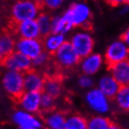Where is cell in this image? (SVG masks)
Instances as JSON below:
<instances>
[{
	"label": "cell",
	"instance_id": "6da1fadb",
	"mask_svg": "<svg viewBox=\"0 0 129 129\" xmlns=\"http://www.w3.org/2000/svg\"><path fill=\"white\" fill-rule=\"evenodd\" d=\"M63 16L74 27H85L90 22L92 17V10L87 3L80 1L71 4Z\"/></svg>",
	"mask_w": 129,
	"mask_h": 129
},
{
	"label": "cell",
	"instance_id": "7a4b0ae2",
	"mask_svg": "<svg viewBox=\"0 0 129 129\" xmlns=\"http://www.w3.org/2000/svg\"><path fill=\"white\" fill-rule=\"evenodd\" d=\"M40 11V6L33 0H17L11 6L10 15L14 23H16L28 20H36Z\"/></svg>",
	"mask_w": 129,
	"mask_h": 129
},
{
	"label": "cell",
	"instance_id": "3957f363",
	"mask_svg": "<svg viewBox=\"0 0 129 129\" xmlns=\"http://www.w3.org/2000/svg\"><path fill=\"white\" fill-rule=\"evenodd\" d=\"M84 100L88 108L96 115H106L111 110L110 99L96 87L87 90L84 95Z\"/></svg>",
	"mask_w": 129,
	"mask_h": 129
},
{
	"label": "cell",
	"instance_id": "277c9868",
	"mask_svg": "<svg viewBox=\"0 0 129 129\" xmlns=\"http://www.w3.org/2000/svg\"><path fill=\"white\" fill-rule=\"evenodd\" d=\"M69 43L80 58H83L94 52V39L87 29L78 30L70 37Z\"/></svg>",
	"mask_w": 129,
	"mask_h": 129
},
{
	"label": "cell",
	"instance_id": "5b68a950",
	"mask_svg": "<svg viewBox=\"0 0 129 129\" xmlns=\"http://www.w3.org/2000/svg\"><path fill=\"white\" fill-rule=\"evenodd\" d=\"M1 83L5 92L13 98L17 99L24 92L23 73L6 70L2 75Z\"/></svg>",
	"mask_w": 129,
	"mask_h": 129
},
{
	"label": "cell",
	"instance_id": "8992f818",
	"mask_svg": "<svg viewBox=\"0 0 129 129\" xmlns=\"http://www.w3.org/2000/svg\"><path fill=\"white\" fill-rule=\"evenodd\" d=\"M104 60L108 66L116 64L119 62L128 60L129 57V48L128 45L125 44L121 39H116L110 42L108 45L105 53Z\"/></svg>",
	"mask_w": 129,
	"mask_h": 129
},
{
	"label": "cell",
	"instance_id": "52a82bcc",
	"mask_svg": "<svg viewBox=\"0 0 129 129\" xmlns=\"http://www.w3.org/2000/svg\"><path fill=\"white\" fill-rule=\"evenodd\" d=\"M53 55L56 64L64 69L73 68L79 64L81 59L68 41L64 42Z\"/></svg>",
	"mask_w": 129,
	"mask_h": 129
},
{
	"label": "cell",
	"instance_id": "ba28073f",
	"mask_svg": "<svg viewBox=\"0 0 129 129\" xmlns=\"http://www.w3.org/2000/svg\"><path fill=\"white\" fill-rule=\"evenodd\" d=\"M14 51L24 55L31 61L44 52L42 40L39 39H19L15 41Z\"/></svg>",
	"mask_w": 129,
	"mask_h": 129
},
{
	"label": "cell",
	"instance_id": "9c48e42d",
	"mask_svg": "<svg viewBox=\"0 0 129 129\" xmlns=\"http://www.w3.org/2000/svg\"><path fill=\"white\" fill-rule=\"evenodd\" d=\"M79 64L82 74L94 77L102 70L105 64V60L103 55L98 52H93L87 56L80 59Z\"/></svg>",
	"mask_w": 129,
	"mask_h": 129
},
{
	"label": "cell",
	"instance_id": "30bf717a",
	"mask_svg": "<svg viewBox=\"0 0 129 129\" xmlns=\"http://www.w3.org/2000/svg\"><path fill=\"white\" fill-rule=\"evenodd\" d=\"M1 64L6 70L20 72L23 74L32 69V61L15 51L8 55Z\"/></svg>",
	"mask_w": 129,
	"mask_h": 129
},
{
	"label": "cell",
	"instance_id": "8fae6325",
	"mask_svg": "<svg viewBox=\"0 0 129 129\" xmlns=\"http://www.w3.org/2000/svg\"><path fill=\"white\" fill-rule=\"evenodd\" d=\"M12 122L19 129H40L42 122L36 114L29 113L23 110H17L11 116Z\"/></svg>",
	"mask_w": 129,
	"mask_h": 129
},
{
	"label": "cell",
	"instance_id": "7c38bea8",
	"mask_svg": "<svg viewBox=\"0 0 129 129\" xmlns=\"http://www.w3.org/2000/svg\"><path fill=\"white\" fill-rule=\"evenodd\" d=\"M40 96L41 93L39 92L24 91L17 98L20 109L29 113L37 114L40 110Z\"/></svg>",
	"mask_w": 129,
	"mask_h": 129
},
{
	"label": "cell",
	"instance_id": "4fadbf2b",
	"mask_svg": "<svg viewBox=\"0 0 129 129\" xmlns=\"http://www.w3.org/2000/svg\"><path fill=\"white\" fill-rule=\"evenodd\" d=\"M46 78L37 70L30 69L23 74V88L28 92L42 93Z\"/></svg>",
	"mask_w": 129,
	"mask_h": 129
},
{
	"label": "cell",
	"instance_id": "5bb4252c",
	"mask_svg": "<svg viewBox=\"0 0 129 129\" xmlns=\"http://www.w3.org/2000/svg\"><path fill=\"white\" fill-rule=\"evenodd\" d=\"M14 31L19 39H39L41 36L36 20H28L15 23Z\"/></svg>",
	"mask_w": 129,
	"mask_h": 129
},
{
	"label": "cell",
	"instance_id": "9a60e30c",
	"mask_svg": "<svg viewBox=\"0 0 129 129\" xmlns=\"http://www.w3.org/2000/svg\"><path fill=\"white\" fill-rule=\"evenodd\" d=\"M109 73L120 84V86H127L129 84L128 60L109 66Z\"/></svg>",
	"mask_w": 129,
	"mask_h": 129
},
{
	"label": "cell",
	"instance_id": "2e32d148",
	"mask_svg": "<svg viewBox=\"0 0 129 129\" xmlns=\"http://www.w3.org/2000/svg\"><path fill=\"white\" fill-rule=\"evenodd\" d=\"M120 84L117 82L110 73L102 75L97 81L96 88L101 91L107 97L112 99L120 89Z\"/></svg>",
	"mask_w": 129,
	"mask_h": 129
},
{
	"label": "cell",
	"instance_id": "e0dca14e",
	"mask_svg": "<svg viewBox=\"0 0 129 129\" xmlns=\"http://www.w3.org/2000/svg\"><path fill=\"white\" fill-rule=\"evenodd\" d=\"M66 41H67V39H66L64 35L50 33L49 35L45 36L43 40H42V45H43L44 52H46L49 54H54L55 52Z\"/></svg>",
	"mask_w": 129,
	"mask_h": 129
},
{
	"label": "cell",
	"instance_id": "ac0fdd59",
	"mask_svg": "<svg viewBox=\"0 0 129 129\" xmlns=\"http://www.w3.org/2000/svg\"><path fill=\"white\" fill-rule=\"evenodd\" d=\"M66 118L64 112L59 110H51L44 117V123L49 129H64Z\"/></svg>",
	"mask_w": 129,
	"mask_h": 129
},
{
	"label": "cell",
	"instance_id": "d6986e66",
	"mask_svg": "<svg viewBox=\"0 0 129 129\" xmlns=\"http://www.w3.org/2000/svg\"><path fill=\"white\" fill-rule=\"evenodd\" d=\"M15 41L14 37L9 33L0 34V63H2L8 55L14 52Z\"/></svg>",
	"mask_w": 129,
	"mask_h": 129
},
{
	"label": "cell",
	"instance_id": "ffe728a7",
	"mask_svg": "<svg viewBox=\"0 0 129 129\" xmlns=\"http://www.w3.org/2000/svg\"><path fill=\"white\" fill-rule=\"evenodd\" d=\"M73 29V26L68 22L63 14L52 17V33L67 35Z\"/></svg>",
	"mask_w": 129,
	"mask_h": 129
},
{
	"label": "cell",
	"instance_id": "44dd1931",
	"mask_svg": "<svg viewBox=\"0 0 129 129\" xmlns=\"http://www.w3.org/2000/svg\"><path fill=\"white\" fill-rule=\"evenodd\" d=\"M62 84L61 81L57 78H47L45 79L44 87L42 93L51 95L54 99L58 98L62 94Z\"/></svg>",
	"mask_w": 129,
	"mask_h": 129
},
{
	"label": "cell",
	"instance_id": "7402d4cb",
	"mask_svg": "<svg viewBox=\"0 0 129 129\" xmlns=\"http://www.w3.org/2000/svg\"><path fill=\"white\" fill-rule=\"evenodd\" d=\"M36 22L39 27L40 36L45 37L52 33V16L48 12L40 11L39 16L36 18Z\"/></svg>",
	"mask_w": 129,
	"mask_h": 129
},
{
	"label": "cell",
	"instance_id": "603a6c76",
	"mask_svg": "<svg viewBox=\"0 0 129 129\" xmlns=\"http://www.w3.org/2000/svg\"><path fill=\"white\" fill-rule=\"evenodd\" d=\"M115 105L123 111L129 110V86H121L115 96L113 97Z\"/></svg>",
	"mask_w": 129,
	"mask_h": 129
},
{
	"label": "cell",
	"instance_id": "cb8c5ba5",
	"mask_svg": "<svg viewBox=\"0 0 129 129\" xmlns=\"http://www.w3.org/2000/svg\"><path fill=\"white\" fill-rule=\"evenodd\" d=\"M64 129H87V120L80 114H72L66 118Z\"/></svg>",
	"mask_w": 129,
	"mask_h": 129
},
{
	"label": "cell",
	"instance_id": "d4e9b609",
	"mask_svg": "<svg viewBox=\"0 0 129 129\" xmlns=\"http://www.w3.org/2000/svg\"><path fill=\"white\" fill-rule=\"evenodd\" d=\"M110 120L105 115H94L87 120V129H109Z\"/></svg>",
	"mask_w": 129,
	"mask_h": 129
},
{
	"label": "cell",
	"instance_id": "484cf974",
	"mask_svg": "<svg viewBox=\"0 0 129 129\" xmlns=\"http://www.w3.org/2000/svg\"><path fill=\"white\" fill-rule=\"evenodd\" d=\"M55 105V99L51 95L41 93L40 96V110H43L44 112H49L53 110Z\"/></svg>",
	"mask_w": 129,
	"mask_h": 129
},
{
	"label": "cell",
	"instance_id": "4316f807",
	"mask_svg": "<svg viewBox=\"0 0 129 129\" xmlns=\"http://www.w3.org/2000/svg\"><path fill=\"white\" fill-rule=\"evenodd\" d=\"M49 60H50V54L46 52H42L32 60V68L33 67L36 68H43L48 64Z\"/></svg>",
	"mask_w": 129,
	"mask_h": 129
},
{
	"label": "cell",
	"instance_id": "83f0119b",
	"mask_svg": "<svg viewBox=\"0 0 129 129\" xmlns=\"http://www.w3.org/2000/svg\"><path fill=\"white\" fill-rule=\"evenodd\" d=\"M78 85L84 90H89L91 88L94 87V81L93 77L88 76V75H81L80 77L78 78Z\"/></svg>",
	"mask_w": 129,
	"mask_h": 129
},
{
	"label": "cell",
	"instance_id": "f1b7e54d",
	"mask_svg": "<svg viewBox=\"0 0 129 129\" xmlns=\"http://www.w3.org/2000/svg\"><path fill=\"white\" fill-rule=\"evenodd\" d=\"M64 3V0H43L41 6L49 10H57L61 9Z\"/></svg>",
	"mask_w": 129,
	"mask_h": 129
},
{
	"label": "cell",
	"instance_id": "f546056e",
	"mask_svg": "<svg viewBox=\"0 0 129 129\" xmlns=\"http://www.w3.org/2000/svg\"><path fill=\"white\" fill-rule=\"evenodd\" d=\"M112 6H119V5H126L128 4L129 0H107Z\"/></svg>",
	"mask_w": 129,
	"mask_h": 129
},
{
	"label": "cell",
	"instance_id": "4dcf8cb0",
	"mask_svg": "<svg viewBox=\"0 0 129 129\" xmlns=\"http://www.w3.org/2000/svg\"><path fill=\"white\" fill-rule=\"evenodd\" d=\"M121 40L122 41H123L125 44H127L128 45L129 44V29L127 28V29L124 31V32L122 34V36H121Z\"/></svg>",
	"mask_w": 129,
	"mask_h": 129
},
{
	"label": "cell",
	"instance_id": "1f68e13d",
	"mask_svg": "<svg viewBox=\"0 0 129 129\" xmlns=\"http://www.w3.org/2000/svg\"><path fill=\"white\" fill-rule=\"evenodd\" d=\"M128 4H126V5H123V7H122V9H121V10H120V13L122 14V15H125V14H127L128 13Z\"/></svg>",
	"mask_w": 129,
	"mask_h": 129
},
{
	"label": "cell",
	"instance_id": "d6a6232c",
	"mask_svg": "<svg viewBox=\"0 0 129 129\" xmlns=\"http://www.w3.org/2000/svg\"><path fill=\"white\" fill-rule=\"evenodd\" d=\"M109 129H123L121 126H119L118 124H116V123H110V127H109Z\"/></svg>",
	"mask_w": 129,
	"mask_h": 129
},
{
	"label": "cell",
	"instance_id": "836d02e7",
	"mask_svg": "<svg viewBox=\"0 0 129 129\" xmlns=\"http://www.w3.org/2000/svg\"><path fill=\"white\" fill-rule=\"evenodd\" d=\"M35 3H37V4H39V6H41V4H42V1L43 0H33Z\"/></svg>",
	"mask_w": 129,
	"mask_h": 129
},
{
	"label": "cell",
	"instance_id": "e575fe53",
	"mask_svg": "<svg viewBox=\"0 0 129 129\" xmlns=\"http://www.w3.org/2000/svg\"><path fill=\"white\" fill-rule=\"evenodd\" d=\"M8 1H11V2H15V1H17V0H8Z\"/></svg>",
	"mask_w": 129,
	"mask_h": 129
}]
</instances>
